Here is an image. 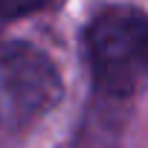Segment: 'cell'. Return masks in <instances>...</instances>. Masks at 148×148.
<instances>
[{
	"label": "cell",
	"mask_w": 148,
	"mask_h": 148,
	"mask_svg": "<svg viewBox=\"0 0 148 148\" xmlns=\"http://www.w3.org/2000/svg\"><path fill=\"white\" fill-rule=\"evenodd\" d=\"M41 9H44L41 3H32V6L0 3V29H3L6 23H12V21H21V18H26V15H35V12H41Z\"/></svg>",
	"instance_id": "3957f363"
},
{
	"label": "cell",
	"mask_w": 148,
	"mask_h": 148,
	"mask_svg": "<svg viewBox=\"0 0 148 148\" xmlns=\"http://www.w3.org/2000/svg\"><path fill=\"white\" fill-rule=\"evenodd\" d=\"M64 96L58 64L29 41L0 35V131H26Z\"/></svg>",
	"instance_id": "7a4b0ae2"
},
{
	"label": "cell",
	"mask_w": 148,
	"mask_h": 148,
	"mask_svg": "<svg viewBox=\"0 0 148 148\" xmlns=\"http://www.w3.org/2000/svg\"><path fill=\"white\" fill-rule=\"evenodd\" d=\"M93 99L131 105L148 84V12L136 6H105L82 32Z\"/></svg>",
	"instance_id": "6da1fadb"
}]
</instances>
